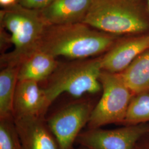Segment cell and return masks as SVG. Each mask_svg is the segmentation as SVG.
Segmentation results:
<instances>
[{
  "mask_svg": "<svg viewBox=\"0 0 149 149\" xmlns=\"http://www.w3.org/2000/svg\"><path fill=\"white\" fill-rule=\"evenodd\" d=\"M119 37L102 32L84 23L49 26L38 50L56 58L88 59L106 53Z\"/></svg>",
  "mask_w": 149,
  "mask_h": 149,
  "instance_id": "cell-1",
  "label": "cell"
},
{
  "mask_svg": "<svg viewBox=\"0 0 149 149\" xmlns=\"http://www.w3.org/2000/svg\"><path fill=\"white\" fill-rule=\"evenodd\" d=\"M82 23L117 36L149 34L145 0H94Z\"/></svg>",
  "mask_w": 149,
  "mask_h": 149,
  "instance_id": "cell-2",
  "label": "cell"
},
{
  "mask_svg": "<svg viewBox=\"0 0 149 149\" xmlns=\"http://www.w3.org/2000/svg\"><path fill=\"white\" fill-rule=\"evenodd\" d=\"M1 26L10 33L13 50L1 54V66H19L39 50L47 28L40 11L26 8L18 3L1 11Z\"/></svg>",
  "mask_w": 149,
  "mask_h": 149,
  "instance_id": "cell-3",
  "label": "cell"
},
{
  "mask_svg": "<svg viewBox=\"0 0 149 149\" xmlns=\"http://www.w3.org/2000/svg\"><path fill=\"white\" fill-rule=\"evenodd\" d=\"M102 71L101 56L59 63L42 87L48 106L64 93L77 99L87 93H98L102 90Z\"/></svg>",
  "mask_w": 149,
  "mask_h": 149,
  "instance_id": "cell-4",
  "label": "cell"
},
{
  "mask_svg": "<svg viewBox=\"0 0 149 149\" xmlns=\"http://www.w3.org/2000/svg\"><path fill=\"white\" fill-rule=\"evenodd\" d=\"M102 95L94 107L87 124L88 129L101 128L112 123H123L133 93L119 74L102 71L100 76Z\"/></svg>",
  "mask_w": 149,
  "mask_h": 149,
  "instance_id": "cell-5",
  "label": "cell"
},
{
  "mask_svg": "<svg viewBox=\"0 0 149 149\" xmlns=\"http://www.w3.org/2000/svg\"><path fill=\"white\" fill-rule=\"evenodd\" d=\"M93 107L90 102L78 99L54 113L46 120L59 149H74L82 129L88 124Z\"/></svg>",
  "mask_w": 149,
  "mask_h": 149,
  "instance_id": "cell-6",
  "label": "cell"
},
{
  "mask_svg": "<svg viewBox=\"0 0 149 149\" xmlns=\"http://www.w3.org/2000/svg\"><path fill=\"white\" fill-rule=\"evenodd\" d=\"M148 132L149 127L144 125L112 130L88 129L81 133L76 143L87 149H134L137 141Z\"/></svg>",
  "mask_w": 149,
  "mask_h": 149,
  "instance_id": "cell-7",
  "label": "cell"
},
{
  "mask_svg": "<svg viewBox=\"0 0 149 149\" xmlns=\"http://www.w3.org/2000/svg\"><path fill=\"white\" fill-rule=\"evenodd\" d=\"M149 50V34L119 39L101 56L102 70L120 74L140 55Z\"/></svg>",
  "mask_w": 149,
  "mask_h": 149,
  "instance_id": "cell-8",
  "label": "cell"
},
{
  "mask_svg": "<svg viewBox=\"0 0 149 149\" xmlns=\"http://www.w3.org/2000/svg\"><path fill=\"white\" fill-rule=\"evenodd\" d=\"M32 81H18L13 101L15 119L44 118L48 106L43 88Z\"/></svg>",
  "mask_w": 149,
  "mask_h": 149,
  "instance_id": "cell-9",
  "label": "cell"
},
{
  "mask_svg": "<svg viewBox=\"0 0 149 149\" xmlns=\"http://www.w3.org/2000/svg\"><path fill=\"white\" fill-rule=\"evenodd\" d=\"M94 0H54L40 12L49 26L82 23Z\"/></svg>",
  "mask_w": 149,
  "mask_h": 149,
  "instance_id": "cell-10",
  "label": "cell"
},
{
  "mask_svg": "<svg viewBox=\"0 0 149 149\" xmlns=\"http://www.w3.org/2000/svg\"><path fill=\"white\" fill-rule=\"evenodd\" d=\"M22 149H59L44 118L15 119Z\"/></svg>",
  "mask_w": 149,
  "mask_h": 149,
  "instance_id": "cell-11",
  "label": "cell"
},
{
  "mask_svg": "<svg viewBox=\"0 0 149 149\" xmlns=\"http://www.w3.org/2000/svg\"><path fill=\"white\" fill-rule=\"evenodd\" d=\"M59 62L53 56L38 50L19 65L18 80L45 82L53 74Z\"/></svg>",
  "mask_w": 149,
  "mask_h": 149,
  "instance_id": "cell-12",
  "label": "cell"
},
{
  "mask_svg": "<svg viewBox=\"0 0 149 149\" xmlns=\"http://www.w3.org/2000/svg\"><path fill=\"white\" fill-rule=\"evenodd\" d=\"M133 93L141 94L149 90V50L140 55L119 74Z\"/></svg>",
  "mask_w": 149,
  "mask_h": 149,
  "instance_id": "cell-13",
  "label": "cell"
},
{
  "mask_svg": "<svg viewBox=\"0 0 149 149\" xmlns=\"http://www.w3.org/2000/svg\"><path fill=\"white\" fill-rule=\"evenodd\" d=\"M19 66L8 65L0 72V119L13 117V101Z\"/></svg>",
  "mask_w": 149,
  "mask_h": 149,
  "instance_id": "cell-14",
  "label": "cell"
},
{
  "mask_svg": "<svg viewBox=\"0 0 149 149\" xmlns=\"http://www.w3.org/2000/svg\"><path fill=\"white\" fill-rule=\"evenodd\" d=\"M149 122V93H143L132 99L123 123L127 125Z\"/></svg>",
  "mask_w": 149,
  "mask_h": 149,
  "instance_id": "cell-15",
  "label": "cell"
},
{
  "mask_svg": "<svg viewBox=\"0 0 149 149\" xmlns=\"http://www.w3.org/2000/svg\"><path fill=\"white\" fill-rule=\"evenodd\" d=\"M0 149H22L13 117L0 119Z\"/></svg>",
  "mask_w": 149,
  "mask_h": 149,
  "instance_id": "cell-16",
  "label": "cell"
},
{
  "mask_svg": "<svg viewBox=\"0 0 149 149\" xmlns=\"http://www.w3.org/2000/svg\"><path fill=\"white\" fill-rule=\"evenodd\" d=\"M54 0H18L19 5L29 10L40 11L50 5Z\"/></svg>",
  "mask_w": 149,
  "mask_h": 149,
  "instance_id": "cell-17",
  "label": "cell"
},
{
  "mask_svg": "<svg viewBox=\"0 0 149 149\" xmlns=\"http://www.w3.org/2000/svg\"><path fill=\"white\" fill-rule=\"evenodd\" d=\"M18 3V0H0V4L4 7H9Z\"/></svg>",
  "mask_w": 149,
  "mask_h": 149,
  "instance_id": "cell-18",
  "label": "cell"
},
{
  "mask_svg": "<svg viewBox=\"0 0 149 149\" xmlns=\"http://www.w3.org/2000/svg\"><path fill=\"white\" fill-rule=\"evenodd\" d=\"M74 149H87L85 148H84V147H82V146H79L78 148H74Z\"/></svg>",
  "mask_w": 149,
  "mask_h": 149,
  "instance_id": "cell-19",
  "label": "cell"
},
{
  "mask_svg": "<svg viewBox=\"0 0 149 149\" xmlns=\"http://www.w3.org/2000/svg\"><path fill=\"white\" fill-rule=\"evenodd\" d=\"M146 1V2H147V3H148V7H149V0H145Z\"/></svg>",
  "mask_w": 149,
  "mask_h": 149,
  "instance_id": "cell-20",
  "label": "cell"
}]
</instances>
